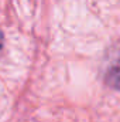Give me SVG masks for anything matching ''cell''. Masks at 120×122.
I'll return each instance as SVG.
<instances>
[{"instance_id":"obj_2","label":"cell","mask_w":120,"mask_h":122,"mask_svg":"<svg viewBox=\"0 0 120 122\" xmlns=\"http://www.w3.org/2000/svg\"><path fill=\"white\" fill-rule=\"evenodd\" d=\"M3 43H4V37H3V33L0 31V48L3 47Z\"/></svg>"},{"instance_id":"obj_1","label":"cell","mask_w":120,"mask_h":122,"mask_svg":"<svg viewBox=\"0 0 120 122\" xmlns=\"http://www.w3.org/2000/svg\"><path fill=\"white\" fill-rule=\"evenodd\" d=\"M105 82L113 90L120 91V60L115 62L105 74Z\"/></svg>"}]
</instances>
